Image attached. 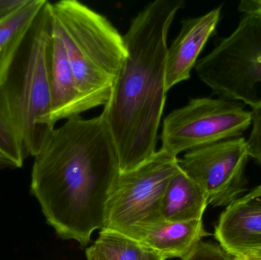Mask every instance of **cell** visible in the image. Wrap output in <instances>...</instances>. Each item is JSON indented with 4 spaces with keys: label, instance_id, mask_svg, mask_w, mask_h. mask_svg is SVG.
<instances>
[{
    "label": "cell",
    "instance_id": "2e32d148",
    "mask_svg": "<svg viewBox=\"0 0 261 260\" xmlns=\"http://www.w3.org/2000/svg\"><path fill=\"white\" fill-rule=\"evenodd\" d=\"M106 260H141L145 248L116 230L102 229L93 244Z\"/></svg>",
    "mask_w": 261,
    "mask_h": 260
},
{
    "label": "cell",
    "instance_id": "5bb4252c",
    "mask_svg": "<svg viewBox=\"0 0 261 260\" xmlns=\"http://www.w3.org/2000/svg\"><path fill=\"white\" fill-rule=\"evenodd\" d=\"M208 206L203 189L179 169L170 179L163 195L161 220L172 223L202 220Z\"/></svg>",
    "mask_w": 261,
    "mask_h": 260
},
{
    "label": "cell",
    "instance_id": "4fadbf2b",
    "mask_svg": "<svg viewBox=\"0 0 261 260\" xmlns=\"http://www.w3.org/2000/svg\"><path fill=\"white\" fill-rule=\"evenodd\" d=\"M47 2L27 0L21 7L0 19V88L9 81L18 50Z\"/></svg>",
    "mask_w": 261,
    "mask_h": 260
},
{
    "label": "cell",
    "instance_id": "4316f807",
    "mask_svg": "<svg viewBox=\"0 0 261 260\" xmlns=\"http://www.w3.org/2000/svg\"><path fill=\"white\" fill-rule=\"evenodd\" d=\"M261 108V97H260V100H259V102H257V105H256L255 108ZM251 110H252V109H251Z\"/></svg>",
    "mask_w": 261,
    "mask_h": 260
},
{
    "label": "cell",
    "instance_id": "7402d4cb",
    "mask_svg": "<svg viewBox=\"0 0 261 260\" xmlns=\"http://www.w3.org/2000/svg\"><path fill=\"white\" fill-rule=\"evenodd\" d=\"M86 258L87 260H106L93 245L86 249Z\"/></svg>",
    "mask_w": 261,
    "mask_h": 260
},
{
    "label": "cell",
    "instance_id": "484cf974",
    "mask_svg": "<svg viewBox=\"0 0 261 260\" xmlns=\"http://www.w3.org/2000/svg\"><path fill=\"white\" fill-rule=\"evenodd\" d=\"M234 260H261V258L239 257L234 258Z\"/></svg>",
    "mask_w": 261,
    "mask_h": 260
},
{
    "label": "cell",
    "instance_id": "9c48e42d",
    "mask_svg": "<svg viewBox=\"0 0 261 260\" xmlns=\"http://www.w3.org/2000/svg\"><path fill=\"white\" fill-rule=\"evenodd\" d=\"M222 9V6H219L201 16L182 20L180 32L167 49V91L190 79L201 52L216 32L220 21Z\"/></svg>",
    "mask_w": 261,
    "mask_h": 260
},
{
    "label": "cell",
    "instance_id": "30bf717a",
    "mask_svg": "<svg viewBox=\"0 0 261 260\" xmlns=\"http://www.w3.org/2000/svg\"><path fill=\"white\" fill-rule=\"evenodd\" d=\"M49 76L52 124L55 125L63 119L68 120L81 116L84 111L76 79L64 41L54 22L53 17L49 48Z\"/></svg>",
    "mask_w": 261,
    "mask_h": 260
},
{
    "label": "cell",
    "instance_id": "ffe728a7",
    "mask_svg": "<svg viewBox=\"0 0 261 260\" xmlns=\"http://www.w3.org/2000/svg\"><path fill=\"white\" fill-rule=\"evenodd\" d=\"M241 203L252 206V207L260 208L261 209V185L254 188L251 192H248L244 196L239 198Z\"/></svg>",
    "mask_w": 261,
    "mask_h": 260
},
{
    "label": "cell",
    "instance_id": "277c9868",
    "mask_svg": "<svg viewBox=\"0 0 261 260\" xmlns=\"http://www.w3.org/2000/svg\"><path fill=\"white\" fill-rule=\"evenodd\" d=\"M195 70L219 97L254 109L261 97L260 17L244 15L232 33L198 61Z\"/></svg>",
    "mask_w": 261,
    "mask_h": 260
},
{
    "label": "cell",
    "instance_id": "603a6c76",
    "mask_svg": "<svg viewBox=\"0 0 261 260\" xmlns=\"http://www.w3.org/2000/svg\"><path fill=\"white\" fill-rule=\"evenodd\" d=\"M0 168H14L12 161L0 149Z\"/></svg>",
    "mask_w": 261,
    "mask_h": 260
},
{
    "label": "cell",
    "instance_id": "d6986e66",
    "mask_svg": "<svg viewBox=\"0 0 261 260\" xmlns=\"http://www.w3.org/2000/svg\"><path fill=\"white\" fill-rule=\"evenodd\" d=\"M244 15H253L261 18V0H242L238 7Z\"/></svg>",
    "mask_w": 261,
    "mask_h": 260
},
{
    "label": "cell",
    "instance_id": "52a82bcc",
    "mask_svg": "<svg viewBox=\"0 0 261 260\" xmlns=\"http://www.w3.org/2000/svg\"><path fill=\"white\" fill-rule=\"evenodd\" d=\"M252 111L224 98L190 99L164 119L161 149L179 154L222 140L242 137L251 126Z\"/></svg>",
    "mask_w": 261,
    "mask_h": 260
},
{
    "label": "cell",
    "instance_id": "3957f363",
    "mask_svg": "<svg viewBox=\"0 0 261 260\" xmlns=\"http://www.w3.org/2000/svg\"><path fill=\"white\" fill-rule=\"evenodd\" d=\"M84 112L105 106L127 56L123 35L102 14L76 0L50 3Z\"/></svg>",
    "mask_w": 261,
    "mask_h": 260
},
{
    "label": "cell",
    "instance_id": "7c38bea8",
    "mask_svg": "<svg viewBox=\"0 0 261 260\" xmlns=\"http://www.w3.org/2000/svg\"><path fill=\"white\" fill-rule=\"evenodd\" d=\"M208 235L202 220L179 223L161 221L147 227L138 241L164 260L182 259Z\"/></svg>",
    "mask_w": 261,
    "mask_h": 260
},
{
    "label": "cell",
    "instance_id": "ba28073f",
    "mask_svg": "<svg viewBox=\"0 0 261 260\" xmlns=\"http://www.w3.org/2000/svg\"><path fill=\"white\" fill-rule=\"evenodd\" d=\"M249 157L246 139L239 137L187 151L178 165L203 189L208 205L228 207L247 190Z\"/></svg>",
    "mask_w": 261,
    "mask_h": 260
},
{
    "label": "cell",
    "instance_id": "cb8c5ba5",
    "mask_svg": "<svg viewBox=\"0 0 261 260\" xmlns=\"http://www.w3.org/2000/svg\"><path fill=\"white\" fill-rule=\"evenodd\" d=\"M141 260H164L162 257L156 254L154 252L151 250L145 249L144 250V256Z\"/></svg>",
    "mask_w": 261,
    "mask_h": 260
},
{
    "label": "cell",
    "instance_id": "8fae6325",
    "mask_svg": "<svg viewBox=\"0 0 261 260\" xmlns=\"http://www.w3.org/2000/svg\"><path fill=\"white\" fill-rule=\"evenodd\" d=\"M219 245L234 258L261 248V209L239 199L226 207L215 227Z\"/></svg>",
    "mask_w": 261,
    "mask_h": 260
},
{
    "label": "cell",
    "instance_id": "7a4b0ae2",
    "mask_svg": "<svg viewBox=\"0 0 261 260\" xmlns=\"http://www.w3.org/2000/svg\"><path fill=\"white\" fill-rule=\"evenodd\" d=\"M182 0H155L130 21L123 35L127 56L101 114L108 125L121 172L138 167L156 152L167 100V36Z\"/></svg>",
    "mask_w": 261,
    "mask_h": 260
},
{
    "label": "cell",
    "instance_id": "d4e9b609",
    "mask_svg": "<svg viewBox=\"0 0 261 260\" xmlns=\"http://www.w3.org/2000/svg\"><path fill=\"white\" fill-rule=\"evenodd\" d=\"M243 257L261 258V248L258 249V250H255V251L252 252V253H249V254L247 255V256H243Z\"/></svg>",
    "mask_w": 261,
    "mask_h": 260
},
{
    "label": "cell",
    "instance_id": "8992f818",
    "mask_svg": "<svg viewBox=\"0 0 261 260\" xmlns=\"http://www.w3.org/2000/svg\"><path fill=\"white\" fill-rule=\"evenodd\" d=\"M52 27L47 1L32 30L19 86L11 85L17 121L28 156H36L52 124L49 48Z\"/></svg>",
    "mask_w": 261,
    "mask_h": 260
},
{
    "label": "cell",
    "instance_id": "44dd1931",
    "mask_svg": "<svg viewBox=\"0 0 261 260\" xmlns=\"http://www.w3.org/2000/svg\"><path fill=\"white\" fill-rule=\"evenodd\" d=\"M27 0H0V19L21 7Z\"/></svg>",
    "mask_w": 261,
    "mask_h": 260
},
{
    "label": "cell",
    "instance_id": "5b68a950",
    "mask_svg": "<svg viewBox=\"0 0 261 260\" xmlns=\"http://www.w3.org/2000/svg\"><path fill=\"white\" fill-rule=\"evenodd\" d=\"M178 159L160 149L145 163L121 172L107 203L104 228L138 241L147 227L162 221L163 195L179 170Z\"/></svg>",
    "mask_w": 261,
    "mask_h": 260
},
{
    "label": "cell",
    "instance_id": "e0dca14e",
    "mask_svg": "<svg viewBox=\"0 0 261 260\" xmlns=\"http://www.w3.org/2000/svg\"><path fill=\"white\" fill-rule=\"evenodd\" d=\"M181 260H234V257L218 244L201 241Z\"/></svg>",
    "mask_w": 261,
    "mask_h": 260
},
{
    "label": "cell",
    "instance_id": "6da1fadb",
    "mask_svg": "<svg viewBox=\"0 0 261 260\" xmlns=\"http://www.w3.org/2000/svg\"><path fill=\"white\" fill-rule=\"evenodd\" d=\"M114 140L102 114L68 119L54 128L35 157L31 192L58 237L87 247L105 227L112 189L120 175Z\"/></svg>",
    "mask_w": 261,
    "mask_h": 260
},
{
    "label": "cell",
    "instance_id": "ac0fdd59",
    "mask_svg": "<svg viewBox=\"0 0 261 260\" xmlns=\"http://www.w3.org/2000/svg\"><path fill=\"white\" fill-rule=\"evenodd\" d=\"M252 111V123L249 138L247 140L249 157L261 166V108Z\"/></svg>",
    "mask_w": 261,
    "mask_h": 260
},
{
    "label": "cell",
    "instance_id": "9a60e30c",
    "mask_svg": "<svg viewBox=\"0 0 261 260\" xmlns=\"http://www.w3.org/2000/svg\"><path fill=\"white\" fill-rule=\"evenodd\" d=\"M0 149L12 161L14 168L22 166L28 154L18 128L9 82L0 88Z\"/></svg>",
    "mask_w": 261,
    "mask_h": 260
}]
</instances>
